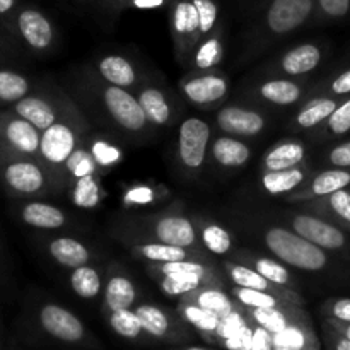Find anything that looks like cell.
<instances>
[{
  "mask_svg": "<svg viewBox=\"0 0 350 350\" xmlns=\"http://www.w3.org/2000/svg\"><path fill=\"white\" fill-rule=\"evenodd\" d=\"M265 245L287 265L308 272H318L328 263V256L323 248L284 228H270L265 234Z\"/></svg>",
  "mask_w": 350,
  "mask_h": 350,
  "instance_id": "1",
  "label": "cell"
},
{
  "mask_svg": "<svg viewBox=\"0 0 350 350\" xmlns=\"http://www.w3.org/2000/svg\"><path fill=\"white\" fill-rule=\"evenodd\" d=\"M0 180L9 191L16 195H36L44 190L46 178L40 164L26 156L0 152Z\"/></svg>",
  "mask_w": 350,
  "mask_h": 350,
  "instance_id": "2",
  "label": "cell"
},
{
  "mask_svg": "<svg viewBox=\"0 0 350 350\" xmlns=\"http://www.w3.org/2000/svg\"><path fill=\"white\" fill-rule=\"evenodd\" d=\"M41 147L40 130L17 113H0V152L36 156Z\"/></svg>",
  "mask_w": 350,
  "mask_h": 350,
  "instance_id": "3",
  "label": "cell"
},
{
  "mask_svg": "<svg viewBox=\"0 0 350 350\" xmlns=\"http://www.w3.org/2000/svg\"><path fill=\"white\" fill-rule=\"evenodd\" d=\"M12 24L21 40L34 51H44L53 44V26L41 10L24 7L12 16Z\"/></svg>",
  "mask_w": 350,
  "mask_h": 350,
  "instance_id": "4",
  "label": "cell"
},
{
  "mask_svg": "<svg viewBox=\"0 0 350 350\" xmlns=\"http://www.w3.org/2000/svg\"><path fill=\"white\" fill-rule=\"evenodd\" d=\"M208 139H211V129L204 120L195 116L185 120L180 126V142H178L181 163L190 170H198L205 161Z\"/></svg>",
  "mask_w": 350,
  "mask_h": 350,
  "instance_id": "5",
  "label": "cell"
},
{
  "mask_svg": "<svg viewBox=\"0 0 350 350\" xmlns=\"http://www.w3.org/2000/svg\"><path fill=\"white\" fill-rule=\"evenodd\" d=\"M314 0H272L267 26L275 34H287L303 26L313 14Z\"/></svg>",
  "mask_w": 350,
  "mask_h": 350,
  "instance_id": "6",
  "label": "cell"
},
{
  "mask_svg": "<svg viewBox=\"0 0 350 350\" xmlns=\"http://www.w3.org/2000/svg\"><path fill=\"white\" fill-rule=\"evenodd\" d=\"M103 98H105V105L109 115L115 118V122L120 126L130 130V132H139L146 126L147 116L140 106L139 99L133 98L125 89L111 85V88L105 89Z\"/></svg>",
  "mask_w": 350,
  "mask_h": 350,
  "instance_id": "7",
  "label": "cell"
},
{
  "mask_svg": "<svg viewBox=\"0 0 350 350\" xmlns=\"http://www.w3.org/2000/svg\"><path fill=\"white\" fill-rule=\"evenodd\" d=\"M293 229L299 236L306 238L308 241L314 243L323 250H340L344 248L347 239L345 234L327 221L313 217L308 214H299L293 219Z\"/></svg>",
  "mask_w": 350,
  "mask_h": 350,
  "instance_id": "8",
  "label": "cell"
},
{
  "mask_svg": "<svg viewBox=\"0 0 350 350\" xmlns=\"http://www.w3.org/2000/svg\"><path fill=\"white\" fill-rule=\"evenodd\" d=\"M40 325L48 335L64 342H77L84 335L81 321L58 304H44L41 308Z\"/></svg>",
  "mask_w": 350,
  "mask_h": 350,
  "instance_id": "9",
  "label": "cell"
},
{
  "mask_svg": "<svg viewBox=\"0 0 350 350\" xmlns=\"http://www.w3.org/2000/svg\"><path fill=\"white\" fill-rule=\"evenodd\" d=\"M75 150V133L65 123L55 122L41 133L40 154L50 164H64Z\"/></svg>",
  "mask_w": 350,
  "mask_h": 350,
  "instance_id": "10",
  "label": "cell"
},
{
  "mask_svg": "<svg viewBox=\"0 0 350 350\" xmlns=\"http://www.w3.org/2000/svg\"><path fill=\"white\" fill-rule=\"evenodd\" d=\"M217 123L224 132L238 137L256 135L265 126V120L262 115L250 111V109L238 108V106L222 108L217 115Z\"/></svg>",
  "mask_w": 350,
  "mask_h": 350,
  "instance_id": "11",
  "label": "cell"
},
{
  "mask_svg": "<svg viewBox=\"0 0 350 350\" xmlns=\"http://www.w3.org/2000/svg\"><path fill=\"white\" fill-rule=\"evenodd\" d=\"M183 92L195 105H212L222 99L228 92V82L219 75H202L188 81Z\"/></svg>",
  "mask_w": 350,
  "mask_h": 350,
  "instance_id": "12",
  "label": "cell"
},
{
  "mask_svg": "<svg viewBox=\"0 0 350 350\" xmlns=\"http://www.w3.org/2000/svg\"><path fill=\"white\" fill-rule=\"evenodd\" d=\"M21 221L34 229H58L65 224V214L58 207L44 202H27L19 211Z\"/></svg>",
  "mask_w": 350,
  "mask_h": 350,
  "instance_id": "13",
  "label": "cell"
},
{
  "mask_svg": "<svg viewBox=\"0 0 350 350\" xmlns=\"http://www.w3.org/2000/svg\"><path fill=\"white\" fill-rule=\"evenodd\" d=\"M156 236L161 243L188 248L195 245V228L188 219L178 215H167L156 224Z\"/></svg>",
  "mask_w": 350,
  "mask_h": 350,
  "instance_id": "14",
  "label": "cell"
},
{
  "mask_svg": "<svg viewBox=\"0 0 350 350\" xmlns=\"http://www.w3.org/2000/svg\"><path fill=\"white\" fill-rule=\"evenodd\" d=\"M14 113L33 123L41 132L50 129L57 122V113H55L53 106L44 101L43 98H38V96H26L21 101H17L14 105Z\"/></svg>",
  "mask_w": 350,
  "mask_h": 350,
  "instance_id": "15",
  "label": "cell"
},
{
  "mask_svg": "<svg viewBox=\"0 0 350 350\" xmlns=\"http://www.w3.org/2000/svg\"><path fill=\"white\" fill-rule=\"evenodd\" d=\"M48 253L62 267L77 269L89 262V252L81 241L74 238H55L48 243Z\"/></svg>",
  "mask_w": 350,
  "mask_h": 350,
  "instance_id": "16",
  "label": "cell"
},
{
  "mask_svg": "<svg viewBox=\"0 0 350 350\" xmlns=\"http://www.w3.org/2000/svg\"><path fill=\"white\" fill-rule=\"evenodd\" d=\"M321 62V50L317 44H301L282 58V70L289 75H303L314 70Z\"/></svg>",
  "mask_w": 350,
  "mask_h": 350,
  "instance_id": "17",
  "label": "cell"
},
{
  "mask_svg": "<svg viewBox=\"0 0 350 350\" xmlns=\"http://www.w3.org/2000/svg\"><path fill=\"white\" fill-rule=\"evenodd\" d=\"M212 156L221 166L238 167L248 163L250 149L246 144L232 139V137H219L212 144Z\"/></svg>",
  "mask_w": 350,
  "mask_h": 350,
  "instance_id": "18",
  "label": "cell"
},
{
  "mask_svg": "<svg viewBox=\"0 0 350 350\" xmlns=\"http://www.w3.org/2000/svg\"><path fill=\"white\" fill-rule=\"evenodd\" d=\"M99 72L103 79L116 88H129L135 82L137 75L132 64L120 55H109L99 62Z\"/></svg>",
  "mask_w": 350,
  "mask_h": 350,
  "instance_id": "19",
  "label": "cell"
},
{
  "mask_svg": "<svg viewBox=\"0 0 350 350\" xmlns=\"http://www.w3.org/2000/svg\"><path fill=\"white\" fill-rule=\"evenodd\" d=\"M304 159V146L299 142H286L270 150L265 157L267 171H284L296 167Z\"/></svg>",
  "mask_w": 350,
  "mask_h": 350,
  "instance_id": "20",
  "label": "cell"
},
{
  "mask_svg": "<svg viewBox=\"0 0 350 350\" xmlns=\"http://www.w3.org/2000/svg\"><path fill=\"white\" fill-rule=\"evenodd\" d=\"M29 81L19 72L0 68V105H16L29 96Z\"/></svg>",
  "mask_w": 350,
  "mask_h": 350,
  "instance_id": "21",
  "label": "cell"
},
{
  "mask_svg": "<svg viewBox=\"0 0 350 350\" xmlns=\"http://www.w3.org/2000/svg\"><path fill=\"white\" fill-rule=\"evenodd\" d=\"M135 287H133V284L130 282L126 277L115 275L109 279L105 293V299L109 310H129V308L135 303Z\"/></svg>",
  "mask_w": 350,
  "mask_h": 350,
  "instance_id": "22",
  "label": "cell"
},
{
  "mask_svg": "<svg viewBox=\"0 0 350 350\" xmlns=\"http://www.w3.org/2000/svg\"><path fill=\"white\" fill-rule=\"evenodd\" d=\"M139 103L142 106L144 113H146L147 122L154 123V125H164V123H167V120L171 116V109L166 98H164V94L159 89H144L139 96Z\"/></svg>",
  "mask_w": 350,
  "mask_h": 350,
  "instance_id": "23",
  "label": "cell"
},
{
  "mask_svg": "<svg viewBox=\"0 0 350 350\" xmlns=\"http://www.w3.org/2000/svg\"><path fill=\"white\" fill-rule=\"evenodd\" d=\"M173 29L178 36H195L200 33V19L193 0H180L174 3Z\"/></svg>",
  "mask_w": 350,
  "mask_h": 350,
  "instance_id": "24",
  "label": "cell"
},
{
  "mask_svg": "<svg viewBox=\"0 0 350 350\" xmlns=\"http://www.w3.org/2000/svg\"><path fill=\"white\" fill-rule=\"evenodd\" d=\"M337 106L338 103L335 101V99H330V98L313 99V101L308 103V105L297 113L296 116L297 125L303 126V129H313V126L327 122Z\"/></svg>",
  "mask_w": 350,
  "mask_h": 350,
  "instance_id": "25",
  "label": "cell"
},
{
  "mask_svg": "<svg viewBox=\"0 0 350 350\" xmlns=\"http://www.w3.org/2000/svg\"><path fill=\"white\" fill-rule=\"evenodd\" d=\"M304 180V171L291 167L284 171H267L262 178L263 188L272 195H282L293 191Z\"/></svg>",
  "mask_w": 350,
  "mask_h": 350,
  "instance_id": "26",
  "label": "cell"
},
{
  "mask_svg": "<svg viewBox=\"0 0 350 350\" xmlns=\"http://www.w3.org/2000/svg\"><path fill=\"white\" fill-rule=\"evenodd\" d=\"M301 88L291 81H269L260 88V94L267 99V101L273 103V105L287 106L296 103L301 98Z\"/></svg>",
  "mask_w": 350,
  "mask_h": 350,
  "instance_id": "27",
  "label": "cell"
},
{
  "mask_svg": "<svg viewBox=\"0 0 350 350\" xmlns=\"http://www.w3.org/2000/svg\"><path fill=\"white\" fill-rule=\"evenodd\" d=\"M350 185V171L344 167L328 170L318 174L311 183V193L317 197H328L338 190H344Z\"/></svg>",
  "mask_w": 350,
  "mask_h": 350,
  "instance_id": "28",
  "label": "cell"
},
{
  "mask_svg": "<svg viewBox=\"0 0 350 350\" xmlns=\"http://www.w3.org/2000/svg\"><path fill=\"white\" fill-rule=\"evenodd\" d=\"M70 286L79 297L92 299L101 291V279H99L98 270L88 265L77 267L70 275Z\"/></svg>",
  "mask_w": 350,
  "mask_h": 350,
  "instance_id": "29",
  "label": "cell"
},
{
  "mask_svg": "<svg viewBox=\"0 0 350 350\" xmlns=\"http://www.w3.org/2000/svg\"><path fill=\"white\" fill-rule=\"evenodd\" d=\"M200 273L191 272H180V273H166L161 282V289L170 296H181V294L191 293L198 289L202 282Z\"/></svg>",
  "mask_w": 350,
  "mask_h": 350,
  "instance_id": "30",
  "label": "cell"
},
{
  "mask_svg": "<svg viewBox=\"0 0 350 350\" xmlns=\"http://www.w3.org/2000/svg\"><path fill=\"white\" fill-rule=\"evenodd\" d=\"M144 258L150 260V262L156 263H171V262H181V260H187V252L185 248L180 246L166 245V243H152V245H144L140 248Z\"/></svg>",
  "mask_w": 350,
  "mask_h": 350,
  "instance_id": "31",
  "label": "cell"
},
{
  "mask_svg": "<svg viewBox=\"0 0 350 350\" xmlns=\"http://www.w3.org/2000/svg\"><path fill=\"white\" fill-rule=\"evenodd\" d=\"M137 317H139L142 328L149 334L156 335V337H163L167 332V318L159 308L150 306V304H142L137 308Z\"/></svg>",
  "mask_w": 350,
  "mask_h": 350,
  "instance_id": "32",
  "label": "cell"
},
{
  "mask_svg": "<svg viewBox=\"0 0 350 350\" xmlns=\"http://www.w3.org/2000/svg\"><path fill=\"white\" fill-rule=\"evenodd\" d=\"M74 202L77 207L92 208L99 202V185L96 181L94 174L77 178V183L74 188Z\"/></svg>",
  "mask_w": 350,
  "mask_h": 350,
  "instance_id": "33",
  "label": "cell"
},
{
  "mask_svg": "<svg viewBox=\"0 0 350 350\" xmlns=\"http://www.w3.org/2000/svg\"><path fill=\"white\" fill-rule=\"evenodd\" d=\"M109 323H111L113 330L116 334L126 338H135L144 330L137 313H132L130 310L113 311L111 318H109Z\"/></svg>",
  "mask_w": 350,
  "mask_h": 350,
  "instance_id": "34",
  "label": "cell"
},
{
  "mask_svg": "<svg viewBox=\"0 0 350 350\" xmlns=\"http://www.w3.org/2000/svg\"><path fill=\"white\" fill-rule=\"evenodd\" d=\"M229 275H231L232 282L238 287H245V289H258L267 291L269 289V280L258 273L256 270L248 269V267L241 265H231L229 267Z\"/></svg>",
  "mask_w": 350,
  "mask_h": 350,
  "instance_id": "35",
  "label": "cell"
},
{
  "mask_svg": "<svg viewBox=\"0 0 350 350\" xmlns=\"http://www.w3.org/2000/svg\"><path fill=\"white\" fill-rule=\"evenodd\" d=\"M202 239L207 250H211L215 255H226L231 250V236L221 226H207L202 231Z\"/></svg>",
  "mask_w": 350,
  "mask_h": 350,
  "instance_id": "36",
  "label": "cell"
},
{
  "mask_svg": "<svg viewBox=\"0 0 350 350\" xmlns=\"http://www.w3.org/2000/svg\"><path fill=\"white\" fill-rule=\"evenodd\" d=\"M185 317H187V320L191 325H195V327L205 332L217 330L219 323H221V317L219 314H215L214 311L205 310L202 306H187L185 308Z\"/></svg>",
  "mask_w": 350,
  "mask_h": 350,
  "instance_id": "37",
  "label": "cell"
},
{
  "mask_svg": "<svg viewBox=\"0 0 350 350\" xmlns=\"http://www.w3.org/2000/svg\"><path fill=\"white\" fill-rule=\"evenodd\" d=\"M198 306L205 308L208 311H214L219 317H224V314L231 313L232 304L229 301V297L226 296L221 291H204V293L198 296Z\"/></svg>",
  "mask_w": 350,
  "mask_h": 350,
  "instance_id": "38",
  "label": "cell"
},
{
  "mask_svg": "<svg viewBox=\"0 0 350 350\" xmlns=\"http://www.w3.org/2000/svg\"><path fill=\"white\" fill-rule=\"evenodd\" d=\"M255 320L270 334H279L284 328H287L286 314L275 308H256Z\"/></svg>",
  "mask_w": 350,
  "mask_h": 350,
  "instance_id": "39",
  "label": "cell"
},
{
  "mask_svg": "<svg viewBox=\"0 0 350 350\" xmlns=\"http://www.w3.org/2000/svg\"><path fill=\"white\" fill-rule=\"evenodd\" d=\"M255 270L258 273H262L269 282L279 284V286H284V284L289 282V272L286 270V267H282L280 263L273 262V260L270 258L256 260Z\"/></svg>",
  "mask_w": 350,
  "mask_h": 350,
  "instance_id": "40",
  "label": "cell"
},
{
  "mask_svg": "<svg viewBox=\"0 0 350 350\" xmlns=\"http://www.w3.org/2000/svg\"><path fill=\"white\" fill-rule=\"evenodd\" d=\"M236 296L241 301L243 304L252 308H275L277 299L269 294L267 291H258V289H245V287H239L236 291Z\"/></svg>",
  "mask_w": 350,
  "mask_h": 350,
  "instance_id": "41",
  "label": "cell"
},
{
  "mask_svg": "<svg viewBox=\"0 0 350 350\" xmlns=\"http://www.w3.org/2000/svg\"><path fill=\"white\" fill-rule=\"evenodd\" d=\"M200 19V34H207L214 29L219 16V7L214 0H193Z\"/></svg>",
  "mask_w": 350,
  "mask_h": 350,
  "instance_id": "42",
  "label": "cell"
},
{
  "mask_svg": "<svg viewBox=\"0 0 350 350\" xmlns=\"http://www.w3.org/2000/svg\"><path fill=\"white\" fill-rule=\"evenodd\" d=\"M65 164H67V170L70 171L72 176L75 178H82V176H88V174H92L96 167L94 159H92L88 152H84V150H74Z\"/></svg>",
  "mask_w": 350,
  "mask_h": 350,
  "instance_id": "43",
  "label": "cell"
},
{
  "mask_svg": "<svg viewBox=\"0 0 350 350\" xmlns=\"http://www.w3.org/2000/svg\"><path fill=\"white\" fill-rule=\"evenodd\" d=\"M222 55V46L221 41L217 38H211V40L205 41L200 46V50L197 51V57H195V62L200 68H208L214 67L219 60H221Z\"/></svg>",
  "mask_w": 350,
  "mask_h": 350,
  "instance_id": "44",
  "label": "cell"
},
{
  "mask_svg": "<svg viewBox=\"0 0 350 350\" xmlns=\"http://www.w3.org/2000/svg\"><path fill=\"white\" fill-rule=\"evenodd\" d=\"M328 130L334 135H345L350 132V98L338 105L328 118Z\"/></svg>",
  "mask_w": 350,
  "mask_h": 350,
  "instance_id": "45",
  "label": "cell"
},
{
  "mask_svg": "<svg viewBox=\"0 0 350 350\" xmlns=\"http://www.w3.org/2000/svg\"><path fill=\"white\" fill-rule=\"evenodd\" d=\"M275 350H301L304 345V335L297 328L287 327L279 334H273Z\"/></svg>",
  "mask_w": 350,
  "mask_h": 350,
  "instance_id": "46",
  "label": "cell"
},
{
  "mask_svg": "<svg viewBox=\"0 0 350 350\" xmlns=\"http://www.w3.org/2000/svg\"><path fill=\"white\" fill-rule=\"evenodd\" d=\"M328 205H330L332 212L342 222L350 226V191L344 188V190H338L335 193L328 195Z\"/></svg>",
  "mask_w": 350,
  "mask_h": 350,
  "instance_id": "47",
  "label": "cell"
},
{
  "mask_svg": "<svg viewBox=\"0 0 350 350\" xmlns=\"http://www.w3.org/2000/svg\"><path fill=\"white\" fill-rule=\"evenodd\" d=\"M321 12L332 19H342L350 14V0H317Z\"/></svg>",
  "mask_w": 350,
  "mask_h": 350,
  "instance_id": "48",
  "label": "cell"
},
{
  "mask_svg": "<svg viewBox=\"0 0 350 350\" xmlns=\"http://www.w3.org/2000/svg\"><path fill=\"white\" fill-rule=\"evenodd\" d=\"M92 156H94L96 163L103 164V166H108V164L116 163L120 159V150L116 147L99 140V142H96L92 146Z\"/></svg>",
  "mask_w": 350,
  "mask_h": 350,
  "instance_id": "49",
  "label": "cell"
},
{
  "mask_svg": "<svg viewBox=\"0 0 350 350\" xmlns=\"http://www.w3.org/2000/svg\"><path fill=\"white\" fill-rule=\"evenodd\" d=\"M243 327H245V321H243V318L239 317L238 313H234V311H231V313L224 314V317L221 318V323H219L217 332L224 338H229V337H232L236 332L241 330Z\"/></svg>",
  "mask_w": 350,
  "mask_h": 350,
  "instance_id": "50",
  "label": "cell"
},
{
  "mask_svg": "<svg viewBox=\"0 0 350 350\" xmlns=\"http://www.w3.org/2000/svg\"><path fill=\"white\" fill-rule=\"evenodd\" d=\"M253 344V332L248 327H243L241 330L236 332L232 337L226 338V347L229 350H252Z\"/></svg>",
  "mask_w": 350,
  "mask_h": 350,
  "instance_id": "51",
  "label": "cell"
},
{
  "mask_svg": "<svg viewBox=\"0 0 350 350\" xmlns=\"http://www.w3.org/2000/svg\"><path fill=\"white\" fill-rule=\"evenodd\" d=\"M161 272H163V275H166V273H180V272H191V273H200V275H204L205 267H202L200 263L181 260V262L163 263V265H161Z\"/></svg>",
  "mask_w": 350,
  "mask_h": 350,
  "instance_id": "52",
  "label": "cell"
},
{
  "mask_svg": "<svg viewBox=\"0 0 350 350\" xmlns=\"http://www.w3.org/2000/svg\"><path fill=\"white\" fill-rule=\"evenodd\" d=\"M328 159L335 167H344V170L350 167V142H344L340 146L334 147Z\"/></svg>",
  "mask_w": 350,
  "mask_h": 350,
  "instance_id": "53",
  "label": "cell"
},
{
  "mask_svg": "<svg viewBox=\"0 0 350 350\" xmlns=\"http://www.w3.org/2000/svg\"><path fill=\"white\" fill-rule=\"evenodd\" d=\"M273 338L270 337V332L265 328H256L253 332V344L252 350H272Z\"/></svg>",
  "mask_w": 350,
  "mask_h": 350,
  "instance_id": "54",
  "label": "cell"
},
{
  "mask_svg": "<svg viewBox=\"0 0 350 350\" xmlns=\"http://www.w3.org/2000/svg\"><path fill=\"white\" fill-rule=\"evenodd\" d=\"M330 91L334 92L335 96H347L350 94V68L349 70L342 72L337 77L332 81Z\"/></svg>",
  "mask_w": 350,
  "mask_h": 350,
  "instance_id": "55",
  "label": "cell"
},
{
  "mask_svg": "<svg viewBox=\"0 0 350 350\" xmlns=\"http://www.w3.org/2000/svg\"><path fill=\"white\" fill-rule=\"evenodd\" d=\"M125 200L129 202V204H149V202L152 200V191L146 187L132 188V190L125 195Z\"/></svg>",
  "mask_w": 350,
  "mask_h": 350,
  "instance_id": "56",
  "label": "cell"
},
{
  "mask_svg": "<svg viewBox=\"0 0 350 350\" xmlns=\"http://www.w3.org/2000/svg\"><path fill=\"white\" fill-rule=\"evenodd\" d=\"M332 314L342 323H350V297L335 301L332 304Z\"/></svg>",
  "mask_w": 350,
  "mask_h": 350,
  "instance_id": "57",
  "label": "cell"
},
{
  "mask_svg": "<svg viewBox=\"0 0 350 350\" xmlns=\"http://www.w3.org/2000/svg\"><path fill=\"white\" fill-rule=\"evenodd\" d=\"M17 0H0V19H9L17 12Z\"/></svg>",
  "mask_w": 350,
  "mask_h": 350,
  "instance_id": "58",
  "label": "cell"
},
{
  "mask_svg": "<svg viewBox=\"0 0 350 350\" xmlns=\"http://www.w3.org/2000/svg\"><path fill=\"white\" fill-rule=\"evenodd\" d=\"M10 48H12V44H10V40L7 38L3 26L0 24V60H5L7 55L10 53Z\"/></svg>",
  "mask_w": 350,
  "mask_h": 350,
  "instance_id": "59",
  "label": "cell"
},
{
  "mask_svg": "<svg viewBox=\"0 0 350 350\" xmlns=\"http://www.w3.org/2000/svg\"><path fill=\"white\" fill-rule=\"evenodd\" d=\"M166 0H132V5L137 9H157L161 7Z\"/></svg>",
  "mask_w": 350,
  "mask_h": 350,
  "instance_id": "60",
  "label": "cell"
},
{
  "mask_svg": "<svg viewBox=\"0 0 350 350\" xmlns=\"http://www.w3.org/2000/svg\"><path fill=\"white\" fill-rule=\"evenodd\" d=\"M337 350H350V340L347 337L340 338V340L337 342Z\"/></svg>",
  "mask_w": 350,
  "mask_h": 350,
  "instance_id": "61",
  "label": "cell"
},
{
  "mask_svg": "<svg viewBox=\"0 0 350 350\" xmlns=\"http://www.w3.org/2000/svg\"><path fill=\"white\" fill-rule=\"evenodd\" d=\"M344 335H345V337H347L349 340H350V323L345 325V328H344Z\"/></svg>",
  "mask_w": 350,
  "mask_h": 350,
  "instance_id": "62",
  "label": "cell"
},
{
  "mask_svg": "<svg viewBox=\"0 0 350 350\" xmlns=\"http://www.w3.org/2000/svg\"><path fill=\"white\" fill-rule=\"evenodd\" d=\"M188 350H207V349H200V347H191V349H188Z\"/></svg>",
  "mask_w": 350,
  "mask_h": 350,
  "instance_id": "63",
  "label": "cell"
},
{
  "mask_svg": "<svg viewBox=\"0 0 350 350\" xmlns=\"http://www.w3.org/2000/svg\"><path fill=\"white\" fill-rule=\"evenodd\" d=\"M0 255H2V243H0Z\"/></svg>",
  "mask_w": 350,
  "mask_h": 350,
  "instance_id": "64",
  "label": "cell"
}]
</instances>
